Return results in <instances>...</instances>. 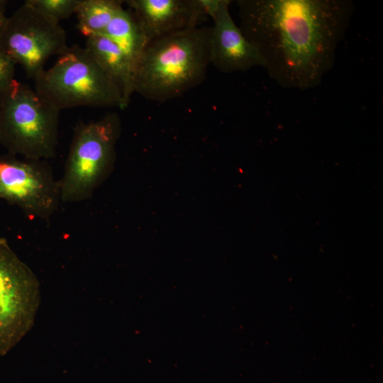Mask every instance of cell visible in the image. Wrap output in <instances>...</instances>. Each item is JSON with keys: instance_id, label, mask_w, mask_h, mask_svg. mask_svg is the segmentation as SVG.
Returning <instances> with one entry per match:
<instances>
[{"instance_id": "6da1fadb", "label": "cell", "mask_w": 383, "mask_h": 383, "mask_svg": "<svg viewBox=\"0 0 383 383\" xmlns=\"http://www.w3.org/2000/svg\"><path fill=\"white\" fill-rule=\"evenodd\" d=\"M243 34L281 87H318L333 68L355 6L352 0H238Z\"/></svg>"}, {"instance_id": "7a4b0ae2", "label": "cell", "mask_w": 383, "mask_h": 383, "mask_svg": "<svg viewBox=\"0 0 383 383\" xmlns=\"http://www.w3.org/2000/svg\"><path fill=\"white\" fill-rule=\"evenodd\" d=\"M211 27L172 33L149 43L137 65L134 93L156 102L201 84L210 65Z\"/></svg>"}, {"instance_id": "3957f363", "label": "cell", "mask_w": 383, "mask_h": 383, "mask_svg": "<svg viewBox=\"0 0 383 383\" xmlns=\"http://www.w3.org/2000/svg\"><path fill=\"white\" fill-rule=\"evenodd\" d=\"M60 111L28 84L16 81L1 94L0 143L9 153L44 160L56 156Z\"/></svg>"}, {"instance_id": "277c9868", "label": "cell", "mask_w": 383, "mask_h": 383, "mask_svg": "<svg viewBox=\"0 0 383 383\" xmlns=\"http://www.w3.org/2000/svg\"><path fill=\"white\" fill-rule=\"evenodd\" d=\"M34 89L58 111L78 106L125 109L120 91L84 47L68 46L34 80Z\"/></svg>"}, {"instance_id": "5b68a950", "label": "cell", "mask_w": 383, "mask_h": 383, "mask_svg": "<svg viewBox=\"0 0 383 383\" xmlns=\"http://www.w3.org/2000/svg\"><path fill=\"white\" fill-rule=\"evenodd\" d=\"M121 130L116 113L76 125L59 179L61 202H80L92 197L113 167Z\"/></svg>"}, {"instance_id": "8992f818", "label": "cell", "mask_w": 383, "mask_h": 383, "mask_svg": "<svg viewBox=\"0 0 383 383\" xmlns=\"http://www.w3.org/2000/svg\"><path fill=\"white\" fill-rule=\"evenodd\" d=\"M40 302L39 282L31 269L0 238V356L30 329Z\"/></svg>"}, {"instance_id": "52a82bcc", "label": "cell", "mask_w": 383, "mask_h": 383, "mask_svg": "<svg viewBox=\"0 0 383 383\" xmlns=\"http://www.w3.org/2000/svg\"><path fill=\"white\" fill-rule=\"evenodd\" d=\"M68 47L65 30L24 2L9 17L0 48L35 80L45 70L47 61Z\"/></svg>"}, {"instance_id": "ba28073f", "label": "cell", "mask_w": 383, "mask_h": 383, "mask_svg": "<svg viewBox=\"0 0 383 383\" xmlns=\"http://www.w3.org/2000/svg\"><path fill=\"white\" fill-rule=\"evenodd\" d=\"M0 199L30 218L49 221L61 202L59 179L48 160L0 155Z\"/></svg>"}, {"instance_id": "9c48e42d", "label": "cell", "mask_w": 383, "mask_h": 383, "mask_svg": "<svg viewBox=\"0 0 383 383\" xmlns=\"http://www.w3.org/2000/svg\"><path fill=\"white\" fill-rule=\"evenodd\" d=\"M230 0H223L213 18L210 37V65L219 72H245L264 67V61L255 47L248 40L229 12Z\"/></svg>"}, {"instance_id": "30bf717a", "label": "cell", "mask_w": 383, "mask_h": 383, "mask_svg": "<svg viewBox=\"0 0 383 383\" xmlns=\"http://www.w3.org/2000/svg\"><path fill=\"white\" fill-rule=\"evenodd\" d=\"M148 43L165 35L198 27L207 16L199 0H126Z\"/></svg>"}, {"instance_id": "8fae6325", "label": "cell", "mask_w": 383, "mask_h": 383, "mask_svg": "<svg viewBox=\"0 0 383 383\" xmlns=\"http://www.w3.org/2000/svg\"><path fill=\"white\" fill-rule=\"evenodd\" d=\"M85 48L120 91L126 109L134 93V71L126 57L104 35L87 38Z\"/></svg>"}, {"instance_id": "7c38bea8", "label": "cell", "mask_w": 383, "mask_h": 383, "mask_svg": "<svg viewBox=\"0 0 383 383\" xmlns=\"http://www.w3.org/2000/svg\"><path fill=\"white\" fill-rule=\"evenodd\" d=\"M101 35L110 38L121 50L135 75L148 43L133 13L128 9H121Z\"/></svg>"}, {"instance_id": "4fadbf2b", "label": "cell", "mask_w": 383, "mask_h": 383, "mask_svg": "<svg viewBox=\"0 0 383 383\" xmlns=\"http://www.w3.org/2000/svg\"><path fill=\"white\" fill-rule=\"evenodd\" d=\"M123 4L122 0H82L75 13L78 30L86 38L101 35Z\"/></svg>"}, {"instance_id": "5bb4252c", "label": "cell", "mask_w": 383, "mask_h": 383, "mask_svg": "<svg viewBox=\"0 0 383 383\" xmlns=\"http://www.w3.org/2000/svg\"><path fill=\"white\" fill-rule=\"evenodd\" d=\"M82 0H26L25 2L52 21L60 23L75 14Z\"/></svg>"}, {"instance_id": "9a60e30c", "label": "cell", "mask_w": 383, "mask_h": 383, "mask_svg": "<svg viewBox=\"0 0 383 383\" xmlns=\"http://www.w3.org/2000/svg\"><path fill=\"white\" fill-rule=\"evenodd\" d=\"M16 63L0 48V94L7 91L16 81Z\"/></svg>"}, {"instance_id": "2e32d148", "label": "cell", "mask_w": 383, "mask_h": 383, "mask_svg": "<svg viewBox=\"0 0 383 383\" xmlns=\"http://www.w3.org/2000/svg\"><path fill=\"white\" fill-rule=\"evenodd\" d=\"M8 1L0 0V41L7 25L9 17L6 15Z\"/></svg>"}, {"instance_id": "e0dca14e", "label": "cell", "mask_w": 383, "mask_h": 383, "mask_svg": "<svg viewBox=\"0 0 383 383\" xmlns=\"http://www.w3.org/2000/svg\"><path fill=\"white\" fill-rule=\"evenodd\" d=\"M1 94H0V104H1Z\"/></svg>"}]
</instances>
